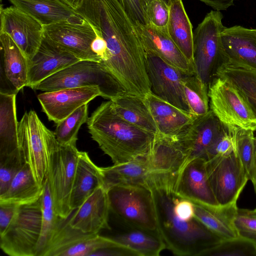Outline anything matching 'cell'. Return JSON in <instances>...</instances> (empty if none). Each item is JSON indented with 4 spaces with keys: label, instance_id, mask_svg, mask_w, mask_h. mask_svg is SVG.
Wrapping results in <instances>:
<instances>
[{
    "label": "cell",
    "instance_id": "cell-49",
    "mask_svg": "<svg viewBox=\"0 0 256 256\" xmlns=\"http://www.w3.org/2000/svg\"><path fill=\"white\" fill-rule=\"evenodd\" d=\"M255 146H256V156H255V162H254V178L252 184L254 187V192L256 194V136H255Z\"/></svg>",
    "mask_w": 256,
    "mask_h": 256
},
{
    "label": "cell",
    "instance_id": "cell-27",
    "mask_svg": "<svg viewBox=\"0 0 256 256\" xmlns=\"http://www.w3.org/2000/svg\"><path fill=\"white\" fill-rule=\"evenodd\" d=\"M116 113L134 126L154 135L158 130L144 98L122 93L110 100Z\"/></svg>",
    "mask_w": 256,
    "mask_h": 256
},
{
    "label": "cell",
    "instance_id": "cell-1",
    "mask_svg": "<svg viewBox=\"0 0 256 256\" xmlns=\"http://www.w3.org/2000/svg\"><path fill=\"white\" fill-rule=\"evenodd\" d=\"M76 12L106 40L108 56L100 63L120 86H132L146 78V53L136 25L118 0H84Z\"/></svg>",
    "mask_w": 256,
    "mask_h": 256
},
{
    "label": "cell",
    "instance_id": "cell-51",
    "mask_svg": "<svg viewBox=\"0 0 256 256\" xmlns=\"http://www.w3.org/2000/svg\"></svg>",
    "mask_w": 256,
    "mask_h": 256
},
{
    "label": "cell",
    "instance_id": "cell-36",
    "mask_svg": "<svg viewBox=\"0 0 256 256\" xmlns=\"http://www.w3.org/2000/svg\"><path fill=\"white\" fill-rule=\"evenodd\" d=\"M43 193L40 198L42 230L36 256H42L61 218L55 212L49 184L46 177L43 183Z\"/></svg>",
    "mask_w": 256,
    "mask_h": 256
},
{
    "label": "cell",
    "instance_id": "cell-18",
    "mask_svg": "<svg viewBox=\"0 0 256 256\" xmlns=\"http://www.w3.org/2000/svg\"><path fill=\"white\" fill-rule=\"evenodd\" d=\"M224 126V124L210 110L206 114L196 118L176 136L186 154V162L196 158H202L206 160L209 149Z\"/></svg>",
    "mask_w": 256,
    "mask_h": 256
},
{
    "label": "cell",
    "instance_id": "cell-40",
    "mask_svg": "<svg viewBox=\"0 0 256 256\" xmlns=\"http://www.w3.org/2000/svg\"><path fill=\"white\" fill-rule=\"evenodd\" d=\"M26 163L24 154L20 150L0 158V195L6 192L14 177Z\"/></svg>",
    "mask_w": 256,
    "mask_h": 256
},
{
    "label": "cell",
    "instance_id": "cell-39",
    "mask_svg": "<svg viewBox=\"0 0 256 256\" xmlns=\"http://www.w3.org/2000/svg\"><path fill=\"white\" fill-rule=\"evenodd\" d=\"M256 256V244L240 236L222 240L203 256Z\"/></svg>",
    "mask_w": 256,
    "mask_h": 256
},
{
    "label": "cell",
    "instance_id": "cell-4",
    "mask_svg": "<svg viewBox=\"0 0 256 256\" xmlns=\"http://www.w3.org/2000/svg\"><path fill=\"white\" fill-rule=\"evenodd\" d=\"M223 18L220 11L212 10L194 32V74L208 86L227 64L220 37Z\"/></svg>",
    "mask_w": 256,
    "mask_h": 256
},
{
    "label": "cell",
    "instance_id": "cell-31",
    "mask_svg": "<svg viewBox=\"0 0 256 256\" xmlns=\"http://www.w3.org/2000/svg\"><path fill=\"white\" fill-rule=\"evenodd\" d=\"M43 26L66 20L78 13L58 0H8Z\"/></svg>",
    "mask_w": 256,
    "mask_h": 256
},
{
    "label": "cell",
    "instance_id": "cell-21",
    "mask_svg": "<svg viewBox=\"0 0 256 256\" xmlns=\"http://www.w3.org/2000/svg\"><path fill=\"white\" fill-rule=\"evenodd\" d=\"M110 212L108 190L102 186L72 212L68 221L72 228L84 232L99 234L102 230H110Z\"/></svg>",
    "mask_w": 256,
    "mask_h": 256
},
{
    "label": "cell",
    "instance_id": "cell-34",
    "mask_svg": "<svg viewBox=\"0 0 256 256\" xmlns=\"http://www.w3.org/2000/svg\"><path fill=\"white\" fill-rule=\"evenodd\" d=\"M218 77L236 88L256 115V70L225 64L219 70Z\"/></svg>",
    "mask_w": 256,
    "mask_h": 256
},
{
    "label": "cell",
    "instance_id": "cell-50",
    "mask_svg": "<svg viewBox=\"0 0 256 256\" xmlns=\"http://www.w3.org/2000/svg\"><path fill=\"white\" fill-rule=\"evenodd\" d=\"M252 212L255 214H256V208H254V210H252Z\"/></svg>",
    "mask_w": 256,
    "mask_h": 256
},
{
    "label": "cell",
    "instance_id": "cell-13",
    "mask_svg": "<svg viewBox=\"0 0 256 256\" xmlns=\"http://www.w3.org/2000/svg\"><path fill=\"white\" fill-rule=\"evenodd\" d=\"M146 53L152 92L174 106L189 112L182 85L186 74L159 56L150 52Z\"/></svg>",
    "mask_w": 256,
    "mask_h": 256
},
{
    "label": "cell",
    "instance_id": "cell-16",
    "mask_svg": "<svg viewBox=\"0 0 256 256\" xmlns=\"http://www.w3.org/2000/svg\"><path fill=\"white\" fill-rule=\"evenodd\" d=\"M0 93L17 94L27 86L28 60L12 38L0 33Z\"/></svg>",
    "mask_w": 256,
    "mask_h": 256
},
{
    "label": "cell",
    "instance_id": "cell-22",
    "mask_svg": "<svg viewBox=\"0 0 256 256\" xmlns=\"http://www.w3.org/2000/svg\"><path fill=\"white\" fill-rule=\"evenodd\" d=\"M136 30L146 52L153 53L186 74L194 73L192 65L184 57L168 32L154 26L137 24Z\"/></svg>",
    "mask_w": 256,
    "mask_h": 256
},
{
    "label": "cell",
    "instance_id": "cell-3",
    "mask_svg": "<svg viewBox=\"0 0 256 256\" xmlns=\"http://www.w3.org/2000/svg\"><path fill=\"white\" fill-rule=\"evenodd\" d=\"M86 124L92 139L114 164L146 155L155 136L120 118L110 100L102 103L88 117Z\"/></svg>",
    "mask_w": 256,
    "mask_h": 256
},
{
    "label": "cell",
    "instance_id": "cell-29",
    "mask_svg": "<svg viewBox=\"0 0 256 256\" xmlns=\"http://www.w3.org/2000/svg\"><path fill=\"white\" fill-rule=\"evenodd\" d=\"M103 180V186L110 188L120 185H142L146 186L151 174L146 155L130 162L114 164L108 167H100Z\"/></svg>",
    "mask_w": 256,
    "mask_h": 256
},
{
    "label": "cell",
    "instance_id": "cell-48",
    "mask_svg": "<svg viewBox=\"0 0 256 256\" xmlns=\"http://www.w3.org/2000/svg\"><path fill=\"white\" fill-rule=\"evenodd\" d=\"M63 4L74 10L78 9L82 4L84 0H58Z\"/></svg>",
    "mask_w": 256,
    "mask_h": 256
},
{
    "label": "cell",
    "instance_id": "cell-20",
    "mask_svg": "<svg viewBox=\"0 0 256 256\" xmlns=\"http://www.w3.org/2000/svg\"><path fill=\"white\" fill-rule=\"evenodd\" d=\"M220 37L226 64L256 70V29L238 25L224 27Z\"/></svg>",
    "mask_w": 256,
    "mask_h": 256
},
{
    "label": "cell",
    "instance_id": "cell-26",
    "mask_svg": "<svg viewBox=\"0 0 256 256\" xmlns=\"http://www.w3.org/2000/svg\"><path fill=\"white\" fill-rule=\"evenodd\" d=\"M102 186L100 167L92 160L86 152L80 151L70 198L72 211Z\"/></svg>",
    "mask_w": 256,
    "mask_h": 256
},
{
    "label": "cell",
    "instance_id": "cell-10",
    "mask_svg": "<svg viewBox=\"0 0 256 256\" xmlns=\"http://www.w3.org/2000/svg\"><path fill=\"white\" fill-rule=\"evenodd\" d=\"M210 110L226 127L256 130V115L242 95L224 79L208 85Z\"/></svg>",
    "mask_w": 256,
    "mask_h": 256
},
{
    "label": "cell",
    "instance_id": "cell-45",
    "mask_svg": "<svg viewBox=\"0 0 256 256\" xmlns=\"http://www.w3.org/2000/svg\"><path fill=\"white\" fill-rule=\"evenodd\" d=\"M18 206L14 203L0 202V234L10 224Z\"/></svg>",
    "mask_w": 256,
    "mask_h": 256
},
{
    "label": "cell",
    "instance_id": "cell-23",
    "mask_svg": "<svg viewBox=\"0 0 256 256\" xmlns=\"http://www.w3.org/2000/svg\"><path fill=\"white\" fill-rule=\"evenodd\" d=\"M144 99L160 135L176 137L196 118L190 112L160 98L152 92Z\"/></svg>",
    "mask_w": 256,
    "mask_h": 256
},
{
    "label": "cell",
    "instance_id": "cell-32",
    "mask_svg": "<svg viewBox=\"0 0 256 256\" xmlns=\"http://www.w3.org/2000/svg\"><path fill=\"white\" fill-rule=\"evenodd\" d=\"M43 185L35 180L26 162L14 177L6 192L0 195V202L22 205L34 202L42 194Z\"/></svg>",
    "mask_w": 256,
    "mask_h": 256
},
{
    "label": "cell",
    "instance_id": "cell-42",
    "mask_svg": "<svg viewBox=\"0 0 256 256\" xmlns=\"http://www.w3.org/2000/svg\"><path fill=\"white\" fill-rule=\"evenodd\" d=\"M234 225L239 236L256 244V214L252 210L238 208Z\"/></svg>",
    "mask_w": 256,
    "mask_h": 256
},
{
    "label": "cell",
    "instance_id": "cell-2",
    "mask_svg": "<svg viewBox=\"0 0 256 256\" xmlns=\"http://www.w3.org/2000/svg\"><path fill=\"white\" fill-rule=\"evenodd\" d=\"M178 172L151 173L146 186L154 202L158 230L166 248L180 256H203L222 240L196 217L186 220L174 212Z\"/></svg>",
    "mask_w": 256,
    "mask_h": 256
},
{
    "label": "cell",
    "instance_id": "cell-9",
    "mask_svg": "<svg viewBox=\"0 0 256 256\" xmlns=\"http://www.w3.org/2000/svg\"><path fill=\"white\" fill-rule=\"evenodd\" d=\"M79 154L76 144H62L58 141L50 152L46 177L55 212L62 218H68L72 212L70 198Z\"/></svg>",
    "mask_w": 256,
    "mask_h": 256
},
{
    "label": "cell",
    "instance_id": "cell-14",
    "mask_svg": "<svg viewBox=\"0 0 256 256\" xmlns=\"http://www.w3.org/2000/svg\"><path fill=\"white\" fill-rule=\"evenodd\" d=\"M0 33L8 34L28 60L35 54L44 38V26L14 6H0Z\"/></svg>",
    "mask_w": 256,
    "mask_h": 256
},
{
    "label": "cell",
    "instance_id": "cell-41",
    "mask_svg": "<svg viewBox=\"0 0 256 256\" xmlns=\"http://www.w3.org/2000/svg\"><path fill=\"white\" fill-rule=\"evenodd\" d=\"M168 0H147L146 14L149 24L166 32L170 16Z\"/></svg>",
    "mask_w": 256,
    "mask_h": 256
},
{
    "label": "cell",
    "instance_id": "cell-11",
    "mask_svg": "<svg viewBox=\"0 0 256 256\" xmlns=\"http://www.w3.org/2000/svg\"><path fill=\"white\" fill-rule=\"evenodd\" d=\"M206 169L218 204L226 206L236 203L248 180L235 151L206 161Z\"/></svg>",
    "mask_w": 256,
    "mask_h": 256
},
{
    "label": "cell",
    "instance_id": "cell-46",
    "mask_svg": "<svg viewBox=\"0 0 256 256\" xmlns=\"http://www.w3.org/2000/svg\"><path fill=\"white\" fill-rule=\"evenodd\" d=\"M91 49L100 59L102 62L104 61L108 56V48L106 40L100 34L96 36L91 44Z\"/></svg>",
    "mask_w": 256,
    "mask_h": 256
},
{
    "label": "cell",
    "instance_id": "cell-44",
    "mask_svg": "<svg viewBox=\"0 0 256 256\" xmlns=\"http://www.w3.org/2000/svg\"><path fill=\"white\" fill-rule=\"evenodd\" d=\"M136 25L150 24L146 14L147 0H118Z\"/></svg>",
    "mask_w": 256,
    "mask_h": 256
},
{
    "label": "cell",
    "instance_id": "cell-15",
    "mask_svg": "<svg viewBox=\"0 0 256 256\" xmlns=\"http://www.w3.org/2000/svg\"><path fill=\"white\" fill-rule=\"evenodd\" d=\"M102 96L99 87L92 86L44 92L37 97L48 119L56 124L80 107Z\"/></svg>",
    "mask_w": 256,
    "mask_h": 256
},
{
    "label": "cell",
    "instance_id": "cell-6",
    "mask_svg": "<svg viewBox=\"0 0 256 256\" xmlns=\"http://www.w3.org/2000/svg\"><path fill=\"white\" fill-rule=\"evenodd\" d=\"M96 86L102 97L111 100L124 93L112 76L97 62L80 60L47 78L32 89L52 92L64 88Z\"/></svg>",
    "mask_w": 256,
    "mask_h": 256
},
{
    "label": "cell",
    "instance_id": "cell-37",
    "mask_svg": "<svg viewBox=\"0 0 256 256\" xmlns=\"http://www.w3.org/2000/svg\"><path fill=\"white\" fill-rule=\"evenodd\" d=\"M235 152L252 183L254 178L256 156L255 136L251 130L237 128L234 130Z\"/></svg>",
    "mask_w": 256,
    "mask_h": 256
},
{
    "label": "cell",
    "instance_id": "cell-19",
    "mask_svg": "<svg viewBox=\"0 0 256 256\" xmlns=\"http://www.w3.org/2000/svg\"><path fill=\"white\" fill-rule=\"evenodd\" d=\"M80 60L44 36L34 56L28 60L27 86L32 88L47 78Z\"/></svg>",
    "mask_w": 256,
    "mask_h": 256
},
{
    "label": "cell",
    "instance_id": "cell-35",
    "mask_svg": "<svg viewBox=\"0 0 256 256\" xmlns=\"http://www.w3.org/2000/svg\"><path fill=\"white\" fill-rule=\"evenodd\" d=\"M182 85L189 112L196 118L208 114L210 110L208 86L194 73L186 74Z\"/></svg>",
    "mask_w": 256,
    "mask_h": 256
},
{
    "label": "cell",
    "instance_id": "cell-8",
    "mask_svg": "<svg viewBox=\"0 0 256 256\" xmlns=\"http://www.w3.org/2000/svg\"><path fill=\"white\" fill-rule=\"evenodd\" d=\"M19 147L25 156L36 180L43 185L51 150L58 141L54 132L48 128L36 113L26 112L18 124Z\"/></svg>",
    "mask_w": 256,
    "mask_h": 256
},
{
    "label": "cell",
    "instance_id": "cell-30",
    "mask_svg": "<svg viewBox=\"0 0 256 256\" xmlns=\"http://www.w3.org/2000/svg\"><path fill=\"white\" fill-rule=\"evenodd\" d=\"M16 96L0 93V158L20 150Z\"/></svg>",
    "mask_w": 256,
    "mask_h": 256
},
{
    "label": "cell",
    "instance_id": "cell-24",
    "mask_svg": "<svg viewBox=\"0 0 256 256\" xmlns=\"http://www.w3.org/2000/svg\"><path fill=\"white\" fill-rule=\"evenodd\" d=\"M186 155L176 137L156 134L146 159L150 173L177 172L185 164Z\"/></svg>",
    "mask_w": 256,
    "mask_h": 256
},
{
    "label": "cell",
    "instance_id": "cell-43",
    "mask_svg": "<svg viewBox=\"0 0 256 256\" xmlns=\"http://www.w3.org/2000/svg\"><path fill=\"white\" fill-rule=\"evenodd\" d=\"M234 130L228 128L224 126L221 132L209 149L206 161L214 157L228 154L235 151Z\"/></svg>",
    "mask_w": 256,
    "mask_h": 256
},
{
    "label": "cell",
    "instance_id": "cell-38",
    "mask_svg": "<svg viewBox=\"0 0 256 256\" xmlns=\"http://www.w3.org/2000/svg\"><path fill=\"white\" fill-rule=\"evenodd\" d=\"M88 118L87 104L56 123L54 132L58 142L62 144H76L78 130L82 124L86 122Z\"/></svg>",
    "mask_w": 256,
    "mask_h": 256
},
{
    "label": "cell",
    "instance_id": "cell-5",
    "mask_svg": "<svg viewBox=\"0 0 256 256\" xmlns=\"http://www.w3.org/2000/svg\"><path fill=\"white\" fill-rule=\"evenodd\" d=\"M110 212L125 226L158 233L150 190L142 185H120L108 190Z\"/></svg>",
    "mask_w": 256,
    "mask_h": 256
},
{
    "label": "cell",
    "instance_id": "cell-28",
    "mask_svg": "<svg viewBox=\"0 0 256 256\" xmlns=\"http://www.w3.org/2000/svg\"><path fill=\"white\" fill-rule=\"evenodd\" d=\"M168 34L184 57L194 66V32L182 0H168Z\"/></svg>",
    "mask_w": 256,
    "mask_h": 256
},
{
    "label": "cell",
    "instance_id": "cell-33",
    "mask_svg": "<svg viewBox=\"0 0 256 256\" xmlns=\"http://www.w3.org/2000/svg\"><path fill=\"white\" fill-rule=\"evenodd\" d=\"M126 228L123 231L110 238L136 251L140 256H158L166 248L159 234L140 228Z\"/></svg>",
    "mask_w": 256,
    "mask_h": 256
},
{
    "label": "cell",
    "instance_id": "cell-12",
    "mask_svg": "<svg viewBox=\"0 0 256 256\" xmlns=\"http://www.w3.org/2000/svg\"><path fill=\"white\" fill-rule=\"evenodd\" d=\"M44 36L80 60L100 62L91 49L96 36L93 26L81 14L66 20L44 26Z\"/></svg>",
    "mask_w": 256,
    "mask_h": 256
},
{
    "label": "cell",
    "instance_id": "cell-17",
    "mask_svg": "<svg viewBox=\"0 0 256 256\" xmlns=\"http://www.w3.org/2000/svg\"><path fill=\"white\" fill-rule=\"evenodd\" d=\"M176 190L180 196L192 202L219 206L208 180L204 158H196L185 163L178 172Z\"/></svg>",
    "mask_w": 256,
    "mask_h": 256
},
{
    "label": "cell",
    "instance_id": "cell-7",
    "mask_svg": "<svg viewBox=\"0 0 256 256\" xmlns=\"http://www.w3.org/2000/svg\"><path fill=\"white\" fill-rule=\"evenodd\" d=\"M41 230L40 198L18 206L10 224L0 234V248L10 256H36Z\"/></svg>",
    "mask_w": 256,
    "mask_h": 256
},
{
    "label": "cell",
    "instance_id": "cell-25",
    "mask_svg": "<svg viewBox=\"0 0 256 256\" xmlns=\"http://www.w3.org/2000/svg\"><path fill=\"white\" fill-rule=\"evenodd\" d=\"M192 202L195 216L222 240L239 236L234 225L236 203L213 206Z\"/></svg>",
    "mask_w": 256,
    "mask_h": 256
},
{
    "label": "cell",
    "instance_id": "cell-47",
    "mask_svg": "<svg viewBox=\"0 0 256 256\" xmlns=\"http://www.w3.org/2000/svg\"><path fill=\"white\" fill-rule=\"evenodd\" d=\"M214 10H225L234 4L236 0H198Z\"/></svg>",
    "mask_w": 256,
    "mask_h": 256
}]
</instances>
